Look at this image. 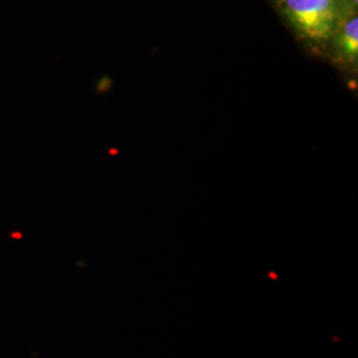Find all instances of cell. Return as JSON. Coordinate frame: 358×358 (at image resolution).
<instances>
[{"instance_id": "cell-2", "label": "cell", "mask_w": 358, "mask_h": 358, "mask_svg": "<svg viewBox=\"0 0 358 358\" xmlns=\"http://www.w3.org/2000/svg\"><path fill=\"white\" fill-rule=\"evenodd\" d=\"M338 48L344 59L356 62L358 56V17L355 15L346 22L338 35Z\"/></svg>"}, {"instance_id": "cell-3", "label": "cell", "mask_w": 358, "mask_h": 358, "mask_svg": "<svg viewBox=\"0 0 358 358\" xmlns=\"http://www.w3.org/2000/svg\"><path fill=\"white\" fill-rule=\"evenodd\" d=\"M349 3H350V6H352V7H355V8H356V7H357L358 0H349Z\"/></svg>"}, {"instance_id": "cell-1", "label": "cell", "mask_w": 358, "mask_h": 358, "mask_svg": "<svg viewBox=\"0 0 358 358\" xmlns=\"http://www.w3.org/2000/svg\"><path fill=\"white\" fill-rule=\"evenodd\" d=\"M282 13L303 38L324 41L340 20V0H282Z\"/></svg>"}]
</instances>
